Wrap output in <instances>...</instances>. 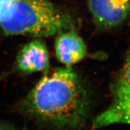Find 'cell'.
<instances>
[{
    "mask_svg": "<svg viewBox=\"0 0 130 130\" xmlns=\"http://www.w3.org/2000/svg\"><path fill=\"white\" fill-rule=\"evenodd\" d=\"M90 12L100 29H110L130 16L129 0H86Z\"/></svg>",
    "mask_w": 130,
    "mask_h": 130,
    "instance_id": "3",
    "label": "cell"
},
{
    "mask_svg": "<svg viewBox=\"0 0 130 130\" xmlns=\"http://www.w3.org/2000/svg\"><path fill=\"white\" fill-rule=\"evenodd\" d=\"M115 123L130 125V84L119 79L113 87L111 105L93 121V127L98 129Z\"/></svg>",
    "mask_w": 130,
    "mask_h": 130,
    "instance_id": "4",
    "label": "cell"
},
{
    "mask_svg": "<svg viewBox=\"0 0 130 130\" xmlns=\"http://www.w3.org/2000/svg\"><path fill=\"white\" fill-rule=\"evenodd\" d=\"M120 78L122 80L125 81L127 84H130V52L127 55L125 63L122 69V74Z\"/></svg>",
    "mask_w": 130,
    "mask_h": 130,
    "instance_id": "7",
    "label": "cell"
},
{
    "mask_svg": "<svg viewBox=\"0 0 130 130\" xmlns=\"http://www.w3.org/2000/svg\"><path fill=\"white\" fill-rule=\"evenodd\" d=\"M20 110L37 122L58 129L76 130L89 116L90 101L85 85L71 68L45 71L21 102Z\"/></svg>",
    "mask_w": 130,
    "mask_h": 130,
    "instance_id": "1",
    "label": "cell"
},
{
    "mask_svg": "<svg viewBox=\"0 0 130 130\" xmlns=\"http://www.w3.org/2000/svg\"><path fill=\"white\" fill-rule=\"evenodd\" d=\"M0 130H15L13 127L3 122H0Z\"/></svg>",
    "mask_w": 130,
    "mask_h": 130,
    "instance_id": "8",
    "label": "cell"
},
{
    "mask_svg": "<svg viewBox=\"0 0 130 130\" xmlns=\"http://www.w3.org/2000/svg\"><path fill=\"white\" fill-rule=\"evenodd\" d=\"M49 69V55L44 41L36 38L18 52L12 72L23 74L46 71Z\"/></svg>",
    "mask_w": 130,
    "mask_h": 130,
    "instance_id": "5",
    "label": "cell"
},
{
    "mask_svg": "<svg viewBox=\"0 0 130 130\" xmlns=\"http://www.w3.org/2000/svg\"><path fill=\"white\" fill-rule=\"evenodd\" d=\"M0 28L6 35L48 37L73 28L71 17L49 0H0Z\"/></svg>",
    "mask_w": 130,
    "mask_h": 130,
    "instance_id": "2",
    "label": "cell"
},
{
    "mask_svg": "<svg viewBox=\"0 0 130 130\" xmlns=\"http://www.w3.org/2000/svg\"><path fill=\"white\" fill-rule=\"evenodd\" d=\"M21 130H27V128H26V127H23V128L22 129H21Z\"/></svg>",
    "mask_w": 130,
    "mask_h": 130,
    "instance_id": "9",
    "label": "cell"
},
{
    "mask_svg": "<svg viewBox=\"0 0 130 130\" xmlns=\"http://www.w3.org/2000/svg\"><path fill=\"white\" fill-rule=\"evenodd\" d=\"M55 51L58 61L67 67L80 62L88 53L85 42L73 28L57 35Z\"/></svg>",
    "mask_w": 130,
    "mask_h": 130,
    "instance_id": "6",
    "label": "cell"
}]
</instances>
